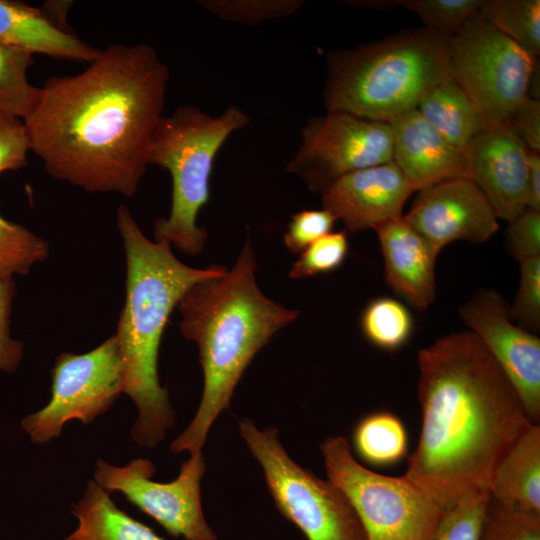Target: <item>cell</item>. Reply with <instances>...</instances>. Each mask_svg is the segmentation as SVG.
Listing matches in <instances>:
<instances>
[{
    "instance_id": "30",
    "label": "cell",
    "mask_w": 540,
    "mask_h": 540,
    "mask_svg": "<svg viewBox=\"0 0 540 540\" xmlns=\"http://www.w3.org/2000/svg\"><path fill=\"white\" fill-rule=\"evenodd\" d=\"M490 493L467 496L444 511L434 540H482Z\"/></svg>"
},
{
    "instance_id": "36",
    "label": "cell",
    "mask_w": 540,
    "mask_h": 540,
    "mask_svg": "<svg viewBox=\"0 0 540 540\" xmlns=\"http://www.w3.org/2000/svg\"><path fill=\"white\" fill-rule=\"evenodd\" d=\"M506 243L519 262L540 256V212L526 208L508 222Z\"/></svg>"
},
{
    "instance_id": "11",
    "label": "cell",
    "mask_w": 540,
    "mask_h": 540,
    "mask_svg": "<svg viewBox=\"0 0 540 540\" xmlns=\"http://www.w3.org/2000/svg\"><path fill=\"white\" fill-rule=\"evenodd\" d=\"M51 378L49 402L21 422L31 441L38 444L59 437L71 420L92 423L123 392V366L115 336L87 353L59 355Z\"/></svg>"
},
{
    "instance_id": "6",
    "label": "cell",
    "mask_w": 540,
    "mask_h": 540,
    "mask_svg": "<svg viewBox=\"0 0 540 540\" xmlns=\"http://www.w3.org/2000/svg\"><path fill=\"white\" fill-rule=\"evenodd\" d=\"M249 122V115L237 105L218 115L181 105L162 116L152 136L149 164L169 172L172 202L169 216L154 222L155 241H166L190 255L202 252L208 234L197 225V216L209 201L216 155L228 137Z\"/></svg>"
},
{
    "instance_id": "32",
    "label": "cell",
    "mask_w": 540,
    "mask_h": 540,
    "mask_svg": "<svg viewBox=\"0 0 540 540\" xmlns=\"http://www.w3.org/2000/svg\"><path fill=\"white\" fill-rule=\"evenodd\" d=\"M509 314L511 320L528 331L540 327V256L520 262L518 291Z\"/></svg>"
},
{
    "instance_id": "23",
    "label": "cell",
    "mask_w": 540,
    "mask_h": 540,
    "mask_svg": "<svg viewBox=\"0 0 540 540\" xmlns=\"http://www.w3.org/2000/svg\"><path fill=\"white\" fill-rule=\"evenodd\" d=\"M353 444L357 454L367 463L389 466L407 454L408 437L401 420L389 412H375L356 426Z\"/></svg>"
},
{
    "instance_id": "16",
    "label": "cell",
    "mask_w": 540,
    "mask_h": 540,
    "mask_svg": "<svg viewBox=\"0 0 540 540\" xmlns=\"http://www.w3.org/2000/svg\"><path fill=\"white\" fill-rule=\"evenodd\" d=\"M414 192L391 161L341 177L321 194L322 208L341 220L346 231L361 232L401 217Z\"/></svg>"
},
{
    "instance_id": "14",
    "label": "cell",
    "mask_w": 540,
    "mask_h": 540,
    "mask_svg": "<svg viewBox=\"0 0 540 540\" xmlns=\"http://www.w3.org/2000/svg\"><path fill=\"white\" fill-rule=\"evenodd\" d=\"M403 218L440 251L458 240L485 242L499 229L490 202L468 177L446 179L419 190Z\"/></svg>"
},
{
    "instance_id": "20",
    "label": "cell",
    "mask_w": 540,
    "mask_h": 540,
    "mask_svg": "<svg viewBox=\"0 0 540 540\" xmlns=\"http://www.w3.org/2000/svg\"><path fill=\"white\" fill-rule=\"evenodd\" d=\"M490 497L505 509L540 516L539 424H531L500 461Z\"/></svg>"
},
{
    "instance_id": "13",
    "label": "cell",
    "mask_w": 540,
    "mask_h": 540,
    "mask_svg": "<svg viewBox=\"0 0 540 540\" xmlns=\"http://www.w3.org/2000/svg\"><path fill=\"white\" fill-rule=\"evenodd\" d=\"M510 306L494 289L481 288L458 309L516 390L529 420H540V339L514 323Z\"/></svg>"
},
{
    "instance_id": "31",
    "label": "cell",
    "mask_w": 540,
    "mask_h": 540,
    "mask_svg": "<svg viewBox=\"0 0 540 540\" xmlns=\"http://www.w3.org/2000/svg\"><path fill=\"white\" fill-rule=\"evenodd\" d=\"M348 246L346 230L328 233L300 253L289 277L300 279L337 269L347 256Z\"/></svg>"
},
{
    "instance_id": "26",
    "label": "cell",
    "mask_w": 540,
    "mask_h": 540,
    "mask_svg": "<svg viewBox=\"0 0 540 540\" xmlns=\"http://www.w3.org/2000/svg\"><path fill=\"white\" fill-rule=\"evenodd\" d=\"M413 328L410 311L402 302L390 297L372 300L361 316V329L366 339L387 351L397 350L407 343Z\"/></svg>"
},
{
    "instance_id": "15",
    "label": "cell",
    "mask_w": 540,
    "mask_h": 540,
    "mask_svg": "<svg viewBox=\"0 0 540 540\" xmlns=\"http://www.w3.org/2000/svg\"><path fill=\"white\" fill-rule=\"evenodd\" d=\"M464 151L468 176L498 219L510 222L526 209L530 149L507 122L480 132Z\"/></svg>"
},
{
    "instance_id": "24",
    "label": "cell",
    "mask_w": 540,
    "mask_h": 540,
    "mask_svg": "<svg viewBox=\"0 0 540 540\" xmlns=\"http://www.w3.org/2000/svg\"><path fill=\"white\" fill-rule=\"evenodd\" d=\"M478 15L533 56L540 54L539 0H483Z\"/></svg>"
},
{
    "instance_id": "37",
    "label": "cell",
    "mask_w": 540,
    "mask_h": 540,
    "mask_svg": "<svg viewBox=\"0 0 540 540\" xmlns=\"http://www.w3.org/2000/svg\"><path fill=\"white\" fill-rule=\"evenodd\" d=\"M16 292L13 278L0 279V370L14 372L23 356L22 342L10 336V314Z\"/></svg>"
},
{
    "instance_id": "18",
    "label": "cell",
    "mask_w": 540,
    "mask_h": 540,
    "mask_svg": "<svg viewBox=\"0 0 540 540\" xmlns=\"http://www.w3.org/2000/svg\"><path fill=\"white\" fill-rule=\"evenodd\" d=\"M373 230L380 242L386 284L413 308L426 310L436 298L435 265L441 251L403 215Z\"/></svg>"
},
{
    "instance_id": "17",
    "label": "cell",
    "mask_w": 540,
    "mask_h": 540,
    "mask_svg": "<svg viewBox=\"0 0 540 540\" xmlns=\"http://www.w3.org/2000/svg\"><path fill=\"white\" fill-rule=\"evenodd\" d=\"M393 162L414 191L437 182L468 177L465 151L448 142L417 109L389 121Z\"/></svg>"
},
{
    "instance_id": "28",
    "label": "cell",
    "mask_w": 540,
    "mask_h": 540,
    "mask_svg": "<svg viewBox=\"0 0 540 540\" xmlns=\"http://www.w3.org/2000/svg\"><path fill=\"white\" fill-rule=\"evenodd\" d=\"M48 254L49 246L44 239L0 215V279L28 274Z\"/></svg>"
},
{
    "instance_id": "35",
    "label": "cell",
    "mask_w": 540,
    "mask_h": 540,
    "mask_svg": "<svg viewBox=\"0 0 540 540\" xmlns=\"http://www.w3.org/2000/svg\"><path fill=\"white\" fill-rule=\"evenodd\" d=\"M30 151L24 121L0 111V174L27 165Z\"/></svg>"
},
{
    "instance_id": "7",
    "label": "cell",
    "mask_w": 540,
    "mask_h": 540,
    "mask_svg": "<svg viewBox=\"0 0 540 540\" xmlns=\"http://www.w3.org/2000/svg\"><path fill=\"white\" fill-rule=\"evenodd\" d=\"M320 450L328 479L349 500L366 540H434L445 510L417 485L367 469L345 437H327Z\"/></svg>"
},
{
    "instance_id": "25",
    "label": "cell",
    "mask_w": 540,
    "mask_h": 540,
    "mask_svg": "<svg viewBox=\"0 0 540 540\" xmlns=\"http://www.w3.org/2000/svg\"><path fill=\"white\" fill-rule=\"evenodd\" d=\"M33 55L0 41V111L24 120L34 109L40 88L28 81Z\"/></svg>"
},
{
    "instance_id": "33",
    "label": "cell",
    "mask_w": 540,
    "mask_h": 540,
    "mask_svg": "<svg viewBox=\"0 0 540 540\" xmlns=\"http://www.w3.org/2000/svg\"><path fill=\"white\" fill-rule=\"evenodd\" d=\"M482 540H540V516L505 509L490 499Z\"/></svg>"
},
{
    "instance_id": "21",
    "label": "cell",
    "mask_w": 540,
    "mask_h": 540,
    "mask_svg": "<svg viewBox=\"0 0 540 540\" xmlns=\"http://www.w3.org/2000/svg\"><path fill=\"white\" fill-rule=\"evenodd\" d=\"M71 513L77 528L64 540H165L118 508L110 493L90 480Z\"/></svg>"
},
{
    "instance_id": "1",
    "label": "cell",
    "mask_w": 540,
    "mask_h": 540,
    "mask_svg": "<svg viewBox=\"0 0 540 540\" xmlns=\"http://www.w3.org/2000/svg\"><path fill=\"white\" fill-rule=\"evenodd\" d=\"M169 77L150 45H109L81 73L40 88L23 120L30 150L56 179L132 196L150 165Z\"/></svg>"
},
{
    "instance_id": "38",
    "label": "cell",
    "mask_w": 540,
    "mask_h": 540,
    "mask_svg": "<svg viewBox=\"0 0 540 540\" xmlns=\"http://www.w3.org/2000/svg\"><path fill=\"white\" fill-rule=\"evenodd\" d=\"M527 147L540 152V100L527 98L506 121Z\"/></svg>"
},
{
    "instance_id": "34",
    "label": "cell",
    "mask_w": 540,
    "mask_h": 540,
    "mask_svg": "<svg viewBox=\"0 0 540 540\" xmlns=\"http://www.w3.org/2000/svg\"><path fill=\"white\" fill-rule=\"evenodd\" d=\"M337 218L328 210H301L291 216L285 245L294 253H301L313 242L332 232Z\"/></svg>"
},
{
    "instance_id": "19",
    "label": "cell",
    "mask_w": 540,
    "mask_h": 540,
    "mask_svg": "<svg viewBox=\"0 0 540 540\" xmlns=\"http://www.w3.org/2000/svg\"><path fill=\"white\" fill-rule=\"evenodd\" d=\"M0 41L32 55L87 63L101 52L56 26L42 9L10 0H0Z\"/></svg>"
},
{
    "instance_id": "9",
    "label": "cell",
    "mask_w": 540,
    "mask_h": 540,
    "mask_svg": "<svg viewBox=\"0 0 540 540\" xmlns=\"http://www.w3.org/2000/svg\"><path fill=\"white\" fill-rule=\"evenodd\" d=\"M538 58L478 15L451 36V78L466 93L485 121L497 125L528 98Z\"/></svg>"
},
{
    "instance_id": "4",
    "label": "cell",
    "mask_w": 540,
    "mask_h": 540,
    "mask_svg": "<svg viewBox=\"0 0 540 540\" xmlns=\"http://www.w3.org/2000/svg\"><path fill=\"white\" fill-rule=\"evenodd\" d=\"M116 223L127 269L125 303L114 334L123 366V392L138 409L132 439L155 448L175 422L168 390L158 377L159 346L169 316L194 284L227 269L182 263L168 242L148 239L124 205L117 209Z\"/></svg>"
},
{
    "instance_id": "8",
    "label": "cell",
    "mask_w": 540,
    "mask_h": 540,
    "mask_svg": "<svg viewBox=\"0 0 540 540\" xmlns=\"http://www.w3.org/2000/svg\"><path fill=\"white\" fill-rule=\"evenodd\" d=\"M238 429L262 467L278 512L307 540H366L362 524L342 490L297 464L283 447L276 428L259 429L252 420L243 418Z\"/></svg>"
},
{
    "instance_id": "22",
    "label": "cell",
    "mask_w": 540,
    "mask_h": 540,
    "mask_svg": "<svg viewBox=\"0 0 540 540\" xmlns=\"http://www.w3.org/2000/svg\"><path fill=\"white\" fill-rule=\"evenodd\" d=\"M416 109L448 142L462 150L490 126L451 77L434 86Z\"/></svg>"
},
{
    "instance_id": "3",
    "label": "cell",
    "mask_w": 540,
    "mask_h": 540,
    "mask_svg": "<svg viewBox=\"0 0 540 540\" xmlns=\"http://www.w3.org/2000/svg\"><path fill=\"white\" fill-rule=\"evenodd\" d=\"M252 243L246 239L232 269L194 284L177 305L179 329L199 348L204 386L198 410L170 444L172 453L202 452L208 432L228 409L254 356L299 311L267 298L259 289Z\"/></svg>"
},
{
    "instance_id": "39",
    "label": "cell",
    "mask_w": 540,
    "mask_h": 540,
    "mask_svg": "<svg viewBox=\"0 0 540 540\" xmlns=\"http://www.w3.org/2000/svg\"><path fill=\"white\" fill-rule=\"evenodd\" d=\"M526 208L540 212V152L530 150Z\"/></svg>"
},
{
    "instance_id": "27",
    "label": "cell",
    "mask_w": 540,
    "mask_h": 540,
    "mask_svg": "<svg viewBox=\"0 0 540 540\" xmlns=\"http://www.w3.org/2000/svg\"><path fill=\"white\" fill-rule=\"evenodd\" d=\"M482 3L483 0H372L370 8L402 7L416 14L424 27L453 36L479 11Z\"/></svg>"
},
{
    "instance_id": "12",
    "label": "cell",
    "mask_w": 540,
    "mask_h": 540,
    "mask_svg": "<svg viewBox=\"0 0 540 540\" xmlns=\"http://www.w3.org/2000/svg\"><path fill=\"white\" fill-rule=\"evenodd\" d=\"M206 465L202 452L191 455L170 482L153 480L156 468L145 458L124 466L96 461L94 481L109 493L119 492L168 534L185 540H218L206 522L201 503V480Z\"/></svg>"
},
{
    "instance_id": "29",
    "label": "cell",
    "mask_w": 540,
    "mask_h": 540,
    "mask_svg": "<svg viewBox=\"0 0 540 540\" xmlns=\"http://www.w3.org/2000/svg\"><path fill=\"white\" fill-rule=\"evenodd\" d=\"M206 11L219 19L257 25L296 13L302 0H202L198 2Z\"/></svg>"
},
{
    "instance_id": "40",
    "label": "cell",
    "mask_w": 540,
    "mask_h": 540,
    "mask_svg": "<svg viewBox=\"0 0 540 540\" xmlns=\"http://www.w3.org/2000/svg\"><path fill=\"white\" fill-rule=\"evenodd\" d=\"M70 6L71 2L67 1H49L45 3L42 11L56 26L67 30L65 28V17Z\"/></svg>"
},
{
    "instance_id": "10",
    "label": "cell",
    "mask_w": 540,
    "mask_h": 540,
    "mask_svg": "<svg viewBox=\"0 0 540 540\" xmlns=\"http://www.w3.org/2000/svg\"><path fill=\"white\" fill-rule=\"evenodd\" d=\"M300 134L301 143L286 171L311 192L322 194L351 172L393 161L389 122L326 111L309 117Z\"/></svg>"
},
{
    "instance_id": "2",
    "label": "cell",
    "mask_w": 540,
    "mask_h": 540,
    "mask_svg": "<svg viewBox=\"0 0 540 540\" xmlns=\"http://www.w3.org/2000/svg\"><path fill=\"white\" fill-rule=\"evenodd\" d=\"M417 361L421 432L404 476L446 510L490 493L498 464L534 423L473 332L436 339Z\"/></svg>"
},
{
    "instance_id": "5",
    "label": "cell",
    "mask_w": 540,
    "mask_h": 540,
    "mask_svg": "<svg viewBox=\"0 0 540 540\" xmlns=\"http://www.w3.org/2000/svg\"><path fill=\"white\" fill-rule=\"evenodd\" d=\"M451 36L409 28L326 57V111L389 122L416 109L437 84L451 77Z\"/></svg>"
}]
</instances>
